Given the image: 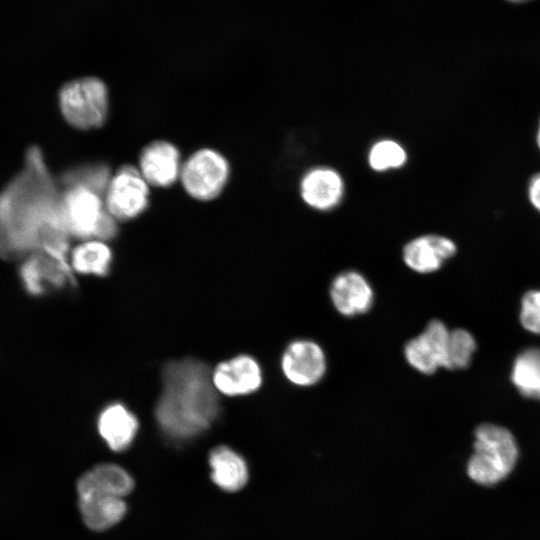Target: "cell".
I'll use <instances>...</instances> for the list:
<instances>
[{
	"label": "cell",
	"mask_w": 540,
	"mask_h": 540,
	"mask_svg": "<svg viewBox=\"0 0 540 540\" xmlns=\"http://www.w3.org/2000/svg\"><path fill=\"white\" fill-rule=\"evenodd\" d=\"M178 149L166 141L146 146L140 156V173L145 181L156 187H169L181 173Z\"/></svg>",
	"instance_id": "16"
},
{
	"label": "cell",
	"mask_w": 540,
	"mask_h": 540,
	"mask_svg": "<svg viewBox=\"0 0 540 540\" xmlns=\"http://www.w3.org/2000/svg\"><path fill=\"white\" fill-rule=\"evenodd\" d=\"M536 143H537V146L540 150V119H539V122H538V125H537V130H536Z\"/></svg>",
	"instance_id": "26"
},
{
	"label": "cell",
	"mask_w": 540,
	"mask_h": 540,
	"mask_svg": "<svg viewBox=\"0 0 540 540\" xmlns=\"http://www.w3.org/2000/svg\"><path fill=\"white\" fill-rule=\"evenodd\" d=\"M219 396L212 370L203 361L192 357L168 361L154 409L160 431L178 442L200 436L219 418Z\"/></svg>",
	"instance_id": "2"
},
{
	"label": "cell",
	"mask_w": 540,
	"mask_h": 540,
	"mask_svg": "<svg viewBox=\"0 0 540 540\" xmlns=\"http://www.w3.org/2000/svg\"><path fill=\"white\" fill-rule=\"evenodd\" d=\"M520 321L526 330L540 334V290L529 291L523 296Z\"/></svg>",
	"instance_id": "24"
},
{
	"label": "cell",
	"mask_w": 540,
	"mask_h": 540,
	"mask_svg": "<svg viewBox=\"0 0 540 540\" xmlns=\"http://www.w3.org/2000/svg\"><path fill=\"white\" fill-rule=\"evenodd\" d=\"M263 370L258 360L239 354L221 361L212 370V382L220 395L247 396L258 391L263 383Z\"/></svg>",
	"instance_id": "10"
},
{
	"label": "cell",
	"mask_w": 540,
	"mask_h": 540,
	"mask_svg": "<svg viewBox=\"0 0 540 540\" xmlns=\"http://www.w3.org/2000/svg\"><path fill=\"white\" fill-rule=\"evenodd\" d=\"M213 482L222 490L236 492L248 481V466L244 458L228 446H217L209 454Z\"/></svg>",
	"instance_id": "18"
},
{
	"label": "cell",
	"mask_w": 540,
	"mask_h": 540,
	"mask_svg": "<svg viewBox=\"0 0 540 540\" xmlns=\"http://www.w3.org/2000/svg\"><path fill=\"white\" fill-rule=\"evenodd\" d=\"M511 379L522 395L540 400V348L527 349L516 358Z\"/></svg>",
	"instance_id": "21"
},
{
	"label": "cell",
	"mask_w": 540,
	"mask_h": 540,
	"mask_svg": "<svg viewBox=\"0 0 540 540\" xmlns=\"http://www.w3.org/2000/svg\"><path fill=\"white\" fill-rule=\"evenodd\" d=\"M449 330L446 325L433 319L417 336L404 345V358L419 373L430 375L445 368Z\"/></svg>",
	"instance_id": "11"
},
{
	"label": "cell",
	"mask_w": 540,
	"mask_h": 540,
	"mask_svg": "<svg viewBox=\"0 0 540 540\" xmlns=\"http://www.w3.org/2000/svg\"><path fill=\"white\" fill-rule=\"evenodd\" d=\"M68 262L73 273L103 277L111 270L113 254L105 241L83 240L70 250Z\"/></svg>",
	"instance_id": "20"
},
{
	"label": "cell",
	"mask_w": 540,
	"mask_h": 540,
	"mask_svg": "<svg viewBox=\"0 0 540 540\" xmlns=\"http://www.w3.org/2000/svg\"><path fill=\"white\" fill-rule=\"evenodd\" d=\"M367 160L372 170L385 172L404 166L407 161V152L397 141L383 139L371 146Z\"/></svg>",
	"instance_id": "22"
},
{
	"label": "cell",
	"mask_w": 540,
	"mask_h": 540,
	"mask_svg": "<svg viewBox=\"0 0 540 540\" xmlns=\"http://www.w3.org/2000/svg\"><path fill=\"white\" fill-rule=\"evenodd\" d=\"M475 349V340L468 331L464 329L449 331L445 368L449 370L466 368Z\"/></svg>",
	"instance_id": "23"
},
{
	"label": "cell",
	"mask_w": 540,
	"mask_h": 540,
	"mask_svg": "<svg viewBox=\"0 0 540 540\" xmlns=\"http://www.w3.org/2000/svg\"><path fill=\"white\" fill-rule=\"evenodd\" d=\"M180 177L190 196L207 201L217 197L225 187L229 177V165L220 153L201 149L184 163Z\"/></svg>",
	"instance_id": "7"
},
{
	"label": "cell",
	"mask_w": 540,
	"mask_h": 540,
	"mask_svg": "<svg viewBox=\"0 0 540 540\" xmlns=\"http://www.w3.org/2000/svg\"><path fill=\"white\" fill-rule=\"evenodd\" d=\"M329 297L334 309L344 317H357L371 310L375 293L369 280L356 270H346L331 281Z\"/></svg>",
	"instance_id": "12"
},
{
	"label": "cell",
	"mask_w": 540,
	"mask_h": 540,
	"mask_svg": "<svg viewBox=\"0 0 540 540\" xmlns=\"http://www.w3.org/2000/svg\"><path fill=\"white\" fill-rule=\"evenodd\" d=\"M134 486L133 479L122 467L100 464L84 473L77 482L78 496L108 495L123 498Z\"/></svg>",
	"instance_id": "17"
},
{
	"label": "cell",
	"mask_w": 540,
	"mask_h": 540,
	"mask_svg": "<svg viewBox=\"0 0 540 540\" xmlns=\"http://www.w3.org/2000/svg\"><path fill=\"white\" fill-rule=\"evenodd\" d=\"M61 189L38 146H30L20 170L0 190V258L19 263L45 251L68 258L69 240Z\"/></svg>",
	"instance_id": "1"
},
{
	"label": "cell",
	"mask_w": 540,
	"mask_h": 540,
	"mask_svg": "<svg viewBox=\"0 0 540 540\" xmlns=\"http://www.w3.org/2000/svg\"><path fill=\"white\" fill-rule=\"evenodd\" d=\"M18 276L23 289L31 296L42 297L74 286L68 258L40 251L20 261Z\"/></svg>",
	"instance_id": "6"
},
{
	"label": "cell",
	"mask_w": 540,
	"mask_h": 540,
	"mask_svg": "<svg viewBox=\"0 0 540 540\" xmlns=\"http://www.w3.org/2000/svg\"><path fill=\"white\" fill-rule=\"evenodd\" d=\"M140 171L123 166L110 179L105 204L116 221H126L140 215L148 206L149 188Z\"/></svg>",
	"instance_id": "9"
},
{
	"label": "cell",
	"mask_w": 540,
	"mask_h": 540,
	"mask_svg": "<svg viewBox=\"0 0 540 540\" xmlns=\"http://www.w3.org/2000/svg\"><path fill=\"white\" fill-rule=\"evenodd\" d=\"M344 181L330 167L319 166L307 171L300 182V196L304 203L317 211H330L344 196Z\"/></svg>",
	"instance_id": "14"
},
{
	"label": "cell",
	"mask_w": 540,
	"mask_h": 540,
	"mask_svg": "<svg viewBox=\"0 0 540 540\" xmlns=\"http://www.w3.org/2000/svg\"><path fill=\"white\" fill-rule=\"evenodd\" d=\"M78 504L84 523L96 531L105 530L117 524L127 510L123 498L117 496H78Z\"/></svg>",
	"instance_id": "19"
},
{
	"label": "cell",
	"mask_w": 540,
	"mask_h": 540,
	"mask_svg": "<svg viewBox=\"0 0 540 540\" xmlns=\"http://www.w3.org/2000/svg\"><path fill=\"white\" fill-rule=\"evenodd\" d=\"M108 173L104 166L84 167L65 172L58 179L63 216L71 238L107 241L116 236V220L105 204Z\"/></svg>",
	"instance_id": "3"
},
{
	"label": "cell",
	"mask_w": 540,
	"mask_h": 540,
	"mask_svg": "<svg viewBox=\"0 0 540 540\" xmlns=\"http://www.w3.org/2000/svg\"><path fill=\"white\" fill-rule=\"evenodd\" d=\"M96 426L107 446L112 451L121 452L134 441L139 430V420L127 405L114 401L101 408Z\"/></svg>",
	"instance_id": "15"
},
{
	"label": "cell",
	"mask_w": 540,
	"mask_h": 540,
	"mask_svg": "<svg viewBox=\"0 0 540 540\" xmlns=\"http://www.w3.org/2000/svg\"><path fill=\"white\" fill-rule=\"evenodd\" d=\"M59 106L65 120L77 129L98 128L108 114V91L95 77L75 79L59 92Z\"/></svg>",
	"instance_id": "5"
},
{
	"label": "cell",
	"mask_w": 540,
	"mask_h": 540,
	"mask_svg": "<svg viewBox=\"0 0 540 540\" xmlns=\"http://www.w3.org/2000/svg\"><path fill=\"white\" fill-rule=\"evenodd\" d=\"M474 453L467 464L468 476L481 485H494L514 469L518 448L506 428L482 424L475 430Z\"/></svg>",
	"instance_id": "4"
},
{
	"label": "cell",
	"mask_w": 540,
	"mask_h": 540,
	"mask_svg": "<svg viewBox=\"0 0 540 540\" xmlns=\"http://www.w3.org/2000/svg\"><path fill=\"white\" fill-rule=\"evenodd\" d=\"M527 197L532 207L540 213V172L534 174L529 180Z\"/></svg>",
	"instance_id": "25"
},
{
	"label": "cell",
	"mask_w": 540,
	"mask_h": 540,
	"mask_svg": "<svg viewBox=\"0 0 540 540\" xmlns=\"http://www.w3.org/2000/svg\"><path fill=\"white\" fill-rule=\"evenodd\" d=\"M456 252V244L450 238L426 234L405 244L402 260L410 270L418 274H429L439 270Z\"/></svg>",
	"instance_id": "13"
},
{
	"label": "cell",
	"mask_w": 540,
	"mask_h": 540,
	"mask_svg": "<svg viewBox=\"0 0 540 540\" xmlns=\"http://www.w3.org/2000/svg\"><path fill=\"white\" fill-rule=\"evenodd\" d=\"M509 2H513V3H523V2H526V1H529V0H507Z\"/></svg>",
	"instance_id": "27"
},
{
	"label": "cell",
	"mask_w": 540,
	"mask_h": 540,
	"mask_svg": "<svg viewBox=\"0 0 540 540\" xmlns=\"http://www.w3.org/2000/svg\"><path fill=\"white\" fill-rule=\"evenodd\" d=\"M280 368L291 385L301 388L315 386L327 371L325 351L311 339L293 340L283 350Z\"/></svg>",
	"instance_id": "8"
}]
</instances>
